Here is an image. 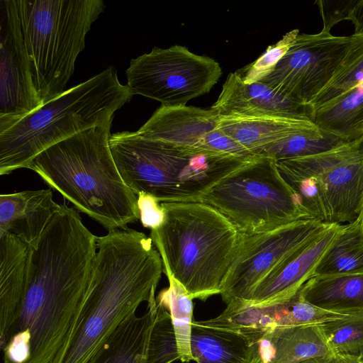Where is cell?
I'll return each mask as SVG.
<instances>
[{
	"instance_id": "cell-1",
	"label": "cell",
	"mask_w": 363,
	"mask_h": 363,
	"mask_svg": "<svg viewBox=\"0 0 363 363\" xmlns=\"http://www.w3.org/2000/svg\"><path fill=\"white\" fill-rule=\"evenodd\" d=\"M98 237L61 204L33 248L27 291L4 344V363H51L86 300Z\"/></svg>"
},
{
	"instance_id": "cell-2",
	"label": "cell",
	"mask_w": 363,
	"mask_h": 363,
	"mask_svg": "<svg viewBox=\"0 0 363 363\" xmlns=\"http://www.w3.org/2000/svg\"><path fill=\"white\" fill-rule=\"evenodd\" d=\"M96 245L86 300L51 363H86L140 303L156 298L164 267L150 237L126 228L98 237Z\"/></svg>"
},
{
	"instance_id": "cell-3",
	"label": "cell",
	"mask_w": 363,
	"mask_h": 363,
	"mask_svg": "<svg viewBox=\"0 0 363 363\" xmlns=\"http://www.w3.org/2000/svg\"><path fill=\"white\" fill-rule=\"evenodd\" d=\"M111 126L93 127L63 140L27 167L108 232L139 220L137 195L122 179L111 151Z\"/></svg>"
},
{
	"instance_id": "cell-4",
	"label": "cell",
	"mask_w": 363,
	"mask_h": 363,
	"mask_svg": "<svg viewBox=\"0 0 363 363\" xmlns=\"http://www.w3.org/2000/svg\"><path fill=\"white\" fill-rule=\"evenodd\" d=\"M162 225L150 231L166 276L192 298L220 294L243 234L220 212L204 202H163Z\"/></svg>"
},
{
	"instance_id": "cell-5",
	"label": "cell",
	"mask_w": 363,
	"mask_h": 363,
	"mask_svg": "<svg viewBox=\"0 0 363 363\" xmlns=\"http://www.w3.org/2000/svg\"><path fill=\"white\" fill-rule=\"evenodd\" d=\"M109 145L128 188L160 203L202 202L217 183L256 157L177 147L129 131L111 135Z\"/></svg>"
},
{
	"instance_id": "cell-6",
	"label": "cell",
	"mask_w": 363,
	"mask_h": 363,
	"mask_svg": "<svg viewBox=\"0 0 363 363\" xmlns=\"http://www.w3.org/2000/svg\"><path fill=\"white\" fill-rule=\"evenodd\" d=\"M133 96L113 67L65 90L0 133V174L27 168L41 152L79 132L111 125Z\"/></svg>"
},
{
	"instance_id": "cell-7",
	"label": "cell",
	"mask_w": 363,
	"mask_h": 363,
	"mask_svg": "<svg viewBox=\"0 0 363 363\" xmlns=\"http://www.w3.org/2000/svg\"><path fill=\"white\" fill-rule=\"evenodd\" d=\"M23 37L43 104L62 94L101 0H17Z\"/></svg>"
},
{
	"instance_id": "cell-8",
	"label": "cell",
	"mask_w": 363,
	"mask_h": 363,
	"mask_svg": "<svg viewBox=\"0 0 363 363\" xmlns=\"http://www.w3.org/2000/svg\"><path fill=\"white\" fill-rule=\"evenodd\" d=\"M202 202L220 212L245 235L311 218L276 161L268 157L256 156L223 178Z\"/></svg>"
},
{
	"instance_id": "cell-9",
	"label": "cell",
	"mask_w": 363,
	"mask_h": 363,
	"mask_svg": "<svg viewBox=\"0 0 363 363\" xmlns=\"http://www.w3.org/2000/svg\"><path fill=\"white\" fill-rule=\"evenodd\" d=\"M276 162L312 218L345 224L358 218L363 195V137L320 153Z\"/></svg>"
},
{
	"instance_id": "cell-10",
	"label": "cell",
	"mask_w": 363,
	"mask_h": 363,
	"mask_svg": "<svg viewBox=\"0 0 363 363\" xmlns=\"http://www.w3.org/2000/svg\"><path fill=\"white\" fill-rule=\"evenodd\" d=\"M125 73L126 85L133 95L177 106L208 93L222 70L215 60L175 45L166 49L155 47L150 53L132 59Z\"/></svg>"
},
{
	"instance_id": "cell-11",
	"label": "cell",
	"mask_w": 363,
	"mask_h": 363,
	"mask_svg": "<svg viewBox=\"0 0 363 363\" xmlns=\"http://www.w3.org/2000/svg\"><path fill=\"white\" fill-rule=\"evenodd\" d=\"M329 225L306 218L261 233L243 234L223 284L220 296L223 301L227 305L247 303L255 287L265 277Z\"/></svg>"
},
{
	"instance_id": "cell-12",
	"label": "cell",
	"mask_w": 363,
	"mask_h": 363,
	"mask_svg": "<svg viewBox=\"0 0 363 363\" xmlns=\"http://www.w3.org/2000/svg\"><path fill=\"white\" fill-rule=\"evenodd\" d=\"M350 36L330 32L298 34L273 72L261 81L308 106L342 61Z\"/></svg>"
},
{
	"instance_id": "cell-13",
	"label": "cell",
	"mask_w": 363,
	"mask_h": 363,
	"mask_svg": "<svg viewBox=\"0 0 363 363\" xmlns=\"http://www.w3.org/2000/svg\"><path fill=\"white\" fill-rule=\"evenodd\" d=\"M43 105L33 79L17 0H0V133Z\"/></svg>"
},
{
	"instance_id": "cell-14",
	"label": "cell",
	"mask_w": 363,
	"mask_h": 363,
	"mask_svg": "<svg viewBox=\"0 0 363 363\" xmlns=\"http://www.w3.org/2000/svg\"><path fill=\"white\" fill-rule=\"evenodd\" d=\"M219 118L212 109L161 106L136 133L177 147L255 157L218 128Z\"/></svg>"
},
{
	"instance_id": "cell-15",
	"label": "cell",
	"mask_w": 363,
	"mask_h": 363,
	"mask_svg": "<svg viewBox=\"0 0 363 363\" xmlns=\"http://www.w3.org/2000/svg\"><path fill=\"white\" fill-rule=\"evenodd\" d=\"M341 224L331 223L312 241L281 262L255 287L245 305L270 307L295 296L308 280L333 241Z\"/></svg>"
},
{
	"instance_id": "cell-16",
	"label": "cell",
	"mask_w": 363,
	"mask_h": 363,
	"mask_svg": "<svg viewBox=\"0 0 363 363\" xmlns=\"http://www.w3.org/2000/svg\"><path fill=\"white\" fill-rule=\"evenodd\" d=\"M211 109L220 116H279L309 119L308 107L272 86L246 84L238 72L228 74Z\"/></svg>"
},
{
	"instance_id": "cell-17",
	"label": "cell",
	"mask_w": 363,
	"mask_h": 363,
	"mask_svg": "<svg viewBox=\"0 0 363 363\" xmlns=\"http://www.w3.org/2000/svg\"><path fill=\"white\" fill-rule=\"evenodd\" d=\"M33 247L11 233L0 235V346L7 337L24 299Z\"/></svg>"
},
{
	"instance_id": "cell-18",
	"label": "cell",
	"mask_w": 363,
	"mask_h": 363,
	"mask_svg": "<svg viewBox=\"0 0 363 363\" xmlns=\"http://www.w3.org/2000/svg\"><path fill=\"white\" fill-rule=\"evenodd\" d=\"M61 204L50 189L0 195V235L11 233L35 248Z\"/></svg>"
},
{
	"instance_id": "cell-19",
	"label": "cell",
	"mask_w": 363,
	"mask_h": 363,
	"mask_svg": "<svg viewBox=\"0 0 363 363\" xmlns=\"http://www.w3.org/2000/svg\"><path fill=\"white\" fill-rule=\"evenodd\" d=\"M157 300L147 303L140 316L128 315L104 342L86 363H145Z\"/></svg>"
},
{
	"instance_id": "cell-20",
	"label": "cell",
	"mask_w": 363,
	"mask_h": 363,
	"mask_svg": "<svg viewBox=\"0 0 363 363\" xmlns=\"http://www.w3.org/2000/svg\"><path fill=\"white\" fill-rule=\"evenodd\" d=\"M309 119L279 116H220L218 128L257 156L262 148L308 126Z\"/></svg>"
},
{
	"instance_id": "cell-21",
	"label": "cell",
	"mask_w": 363,
	"mask_h": 363,
	"mask_svg": "<svg viewBox=\"0 0 363 363\" xmlns=\"http://www.w3.org/2000/svg\"><path fill=\"white\" fill-rule=\"evenodd\" d=\"M309 303L342 314L363 313V273L315 276L299 291Z\"/></svg>"
},
{
	"instance_id": "cell-22",
	"label": "cell",
	"mask_w": 363,
	"mask_h": 363,
	"mask_svg": "<svg viewBox=\"0 0 363 363\" xmlns=\"http://www.w3.org/2000/svg\"><path fill=\"white\" fill-rule=\"evenodd\" d=\"M270 351L262 349L268 363H298L307 359L335 356L318 325L279 326L262 341Z\"/></svg>"
},
{
	"instance_id": "cell-23",
	"label": "cell",
	"mask_w": 363,
	"mask_h": 363,
	"mask_svg": "<svg viewBox=\"0 0 363 363\" xmlns=\"http://www.w3.org/2000/svg\"><path fill=\"white\" fill-rule=\"evenodd\" d=\"M260 343L253 345L235 333L193 321L191 352L197 363H247Z\"/></svg>"
},
{
	"instance_id": "cell-24",
	"label": "cell",
	"mask_w": 363,
	"mask_h": 363,
	"mask_svg": "<svg viewBox=\"0 0 363 363\" xmlns=\"http://www.w3.org/2000/svg\"><path fill=\"white\" fill-rule=\"evenodd\" d=\"M310 118L322 129L345 142L363 137V82L310 111Z\"/></svg>"
},
{
	"instance_id": "cell-25",
	"label": "cell",
	"mask_w": 363,
	"mask_h": 363,
	"mask_svg": "<svg viewBox=\"0 0 363 363\" xmlns=\"http://www.w3.org/2000/svg\"><path fill=\"white\" fill-rule=\"evenodd\" d=\"M363 273V223L341 226L318 264L314 276Z\"/></svg>"
},
{
	"instance_id": "cell-26",
	"label": "cell",
	"mask_w": 363,
	"mask_h": 363,
	"mask_svg": "<svg viewBox=\"0 0 363 363\" xmlns=\"http://www.w3.org/2000/svg\"><path fill=\"white\" fill-rule=\"evenodd\" d=\"M276 318L274 306L229 304L218 316L199 323L210 328L235 333L255 345L262 342L277 327Z\"/></svg>"
},
{
	"instance_id": "cell-27",
	"label": "cell",
	"mask_w": 363,
	"mask_h": 363,
	"mask_svg": "<svg viewBox=\"0 0 363 363\" xmlns=\"http://www.w3.org/2000/svg\"><path fill=\"white\" fill-rule=\"evenodd\" d=\"M343 142L313 121L303 130L262 148L257 155L275 161L294 159L328 150Z\"/></svg>"
},
{
	"instance_id": "cell-28",
	"label": "cell",
	"mask_w": 363,
	"mask_h": 363,
	"mask_svg": "<svg viewBox=\"0 0 363 363\" xmlns=\"http://www.w3.org/2000/svg\"><path fill=\"white\" fill-rule=\"evenodd\" d=\"M169 287L156 297L170 313L179 359L183 363L193 360L191 337L193 324V301L184 287L173 277L167 276Z\"/></svg>"
},
{
	"instance_id": "cell-29",
	"label": "cell",
	"mask_w": 363,
	"mask_h": 363,
	"mask_svg": "<svg viewBox=\"0 0 363 363\" xmlns=\"http://www.w3.org/2000/svg\"><path fill=\"white\" fill-rule=\"evenodd\" d=\"M363 82V33L350 35L345 55L327 86L308 105L309 113Z\"/></svg>"
},
{
	"instance_id": "cell-30",
	"label": "cell",
	"mask_w": 363,
	"mask_h": 363,
	"mask_svg": "<svg viewBox=\"0 0 363 363\" xmlns=\"http://www.w3.org/2000/svg\"><path fill=\"white\" fill-rule=\"evenodd\" d=\"M318 325L334 355L363 360V313Z\"/></svg>"
},
{
	"instance_id": "cell-31",
	"label": "cell",
	"mask_w": 363,
	"mask_h": 363,
	"mask_svg": "<svg viewBox=\"0 0 363 363\" xmlns=\"http://www.w3.org/2000/svg\"><path fill=\"white\" fill-rule=\"evenodd\" d=\"M177 359H179V355L171 315L168 309L157 300L145 363H172Z\"/></svg>"
},
{
	"instance_id": "cell-32",
	"label": "cell",
	"mask_w": 363,
	"mask_h": 363,
	"mask_svg": "<svg viewBox=\"0 0 363 363\" xmlns=\"http://www.w3.org/2000/svg\"><path fill=\"white\" fill-rule=\"evenodd\" d=\"M278 327L301 325H319L323 323L343 318L350 314L327 311L314 306L305 301L299 291L291 299L277 305Z\"/></svg>"
},
{
	"instance_id": "cell-33",
	"label": "cell",
	"mask_w": 363,
	"mask_h": 363,
	"mask_svg": "<svg viewBox=\"0 0 363 363\" xmlns=\"http://www.w3.org/2000/svg\"><path fill=\"white\" fill-rule=\"evenodd\" d=\"M298 34V29L288 32L276 44L269 45L255 62L238 71L242 82L246 84H251L261 82L271 74L291 48Z\"/></svg>"
},
{
	"instance_id": "cell-34",
	"label": "cell",
	"mask_w": 363,
	"mask_h": 363,
	"mask_svg": "<svg viewBox=\"0 0 363 363\" xmlns=\"http://www.w3.org/2000/svg\"><path fill=\"white\" fill-rule=\"evenodd\" d=\"M359 0H318V4L323 22L322 30L330 32L334 25L343 20H350L352 11Z\"/></svg>"
},
{
	"instance_id": "cell-35",
	"label": "cell",
	"mask_w": 363,
	"mask_h": 363,
	"mask_svg": "<svg viewBox=\"0 0 363 363\" xmlns=\"http://www.w3.org/2000/svg\"><path fill=\"white\" fill-rule=\"evenodd\" d=\"M139 220L142 225L152 230L160 228L164 222V208L155 197L145 193L137 195Z\"/></svg>"
},
{
	"instance_id": "cell-36",
	"label": "cell",
	"mask_w": 363,
	"mask_h": 363,
	"mask_svg": "<svg viewBox=\"0 0 363 363\" xmlns=\"http://www.w3.org/2000/svg\"><path fill=\"white\" fill-rule=\"evenodd\" d=\"M354 26L355 34L363 33V0H359L353 9L350 20Z\"/></svg>"
},
{
	"instance_id": "cell-37",
	"label": "cell",
	"mask_w": 363,
	"mask_h": 363,
	"mask_svg": "<svg viewBox=\"0 0 363 363\" xmlns=\"http://www.w3.org/2000/svg\"><path fill=\"white\" fill-rule=\"evenodd\" d=\"M298 363H341L340 359L337 356L318 357L307 359Z\"/></svg>"
},
{
	"instance_id": "cell-38",
	"label": "cell",
	"mask_w": 363,
	"mask_h": 363,
	"mask_svg": "<svg viewBox=\"0 0 363 363\" xmlns=\"http://www.w3.org/2000/svg\"><path fill=\"white\" fill-rule=\"evenodd\" d=\"M247 363H268L267 357L261 350V343L252 359Z\"/></svg>"
},
{
	"instance_id": "cell-39",
	"label": "cell",
	"mask_w": 363,
	"mask_h": 363,
	"mask_svg": "<svg viewBox=\"0 0 363 363\" xmlns=\"http://www.w3.org/2000/svg\"><path fill=\"white\" fill-rule=\"evenodd\" d=\"M341 363H362L359 360L349 357H339Z\"/></svg>"
},
{
	"instance_id": "cell-40",
	"label": "cell",
	"mask_w": 363,
	"mask_h": 363,
	"mask_svg": "<svg viewBox=\"0 0 363 363\" xmlns=\"http://www.w3.org/2000/svg\"><path fill=\"white\" fill-rule=\"evenodd\" d=\"M357 218L359 219L363 223V195L359 206V213Z\"/></svg>"
},
{
	"instance_id": "cell-41",
	"label": "cell",
	"mask_w": 363,
	"mask_h": 363,
	"mask_svg": "<svg viewBox=\"0 0 363 363\" xmlns=\"http://www.w3.org/2000/svg\"><path fill=\"white\" fill-rule=\"evenodd\" d=\"M361 362L363 363V360Z\"/></svg>"
}]
</instances>
